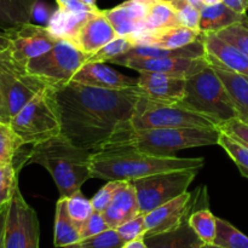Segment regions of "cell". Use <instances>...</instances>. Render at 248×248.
Returning <instances> with one entry per match:
<instances>
[{
  "instance_id": "cell-33",
  "label": "cell",
  "mask_w": 248,
  "mask_h": 248,
  "mask_svg": "<svg viewBox=\"0 0 248 248\" xmlns=\"http://www.w3.org/2000/svg\"><path fill=\"white\" fill-rule=\"evenodd\" d=\"M215 246L222 248H248V236L222 218H217Z\"/></svg>"
},
{
  "instance_id": "cell-26",
  "label": "cell",
  "mask_w": 248,
  "mask_h": 248,
  "mask_svg": "<svg viewBox=\"0 0 248 248\" xmlns=\"http://www.w3.org/2000/svg\"><path fill=\"white\" fill-rule=\"evenodd\" d=\"M81 241L80 229L70 218L67 210V198H60L56 203L53 245L55 247L65 248Z\"/></svg>"
},
{
  "instance_id": "cell-39",
  "label": "cell",
  "mask_w": 248,
  "mask_h": 248,
  "mask_svg": "<svg viewBox=\"0 0 248 248\" xmlns=\"http://www.w3.org/2000/svg\"><path fill=\"white\" fill-rule=\"evenodd\" d=\"M84 248H121L125 245L116 229H108L79 242Z\"/></svg>"
},
{
  "instance_id": "cell-24",
  "label": "cell",
  "mask_w": 248,
  "mask_h": 248,
  "mask_svg": "<svg viewBox=\"0 0 248 248\" xmlns=\"http://www.w3.org/2000/svg\"><path fill=\"white\" fill-rule=\"evenodd\" d=\"M148 248H203L205 244L199 239L188 219L176 230L144 237Z\"/></svg>"
},
{
  "instance_id": "cell-49",
  "label": "cell",
  "mask_w": 248,
  "mask_h": 248,
  "mask_svg": "<svg viewBox=\"0 0 248 248\" xmlns=\"http://www.w3.org/2000/svg\"><path fill=\"white\" fill-rule=\"evenodd\" d=\"M190 4H193L194 6H196L198 9H202L205 6H210V5L218 4V2H222V0H188Z\"/></svg>"
},
{
  "instance_id": "cell-12",
  "label": "cell",
  "mask_w": 248,
  "mask_h": 248,
  "mask_svg": "<svg viewBox=\"0 0 248 248\" xmlns=\"http://www.w3.org/2000/svg\"><path fill=\"white\" fill-rule=\"evenodd\" d=\"M118 65L130 68L136 72H155L171 77L189 79L210 65L205 57H165V58H136L118 61Z\"/></svg>"
},
{
  "instance_id": "cell-11",
  "label": "cell",
  "mask_w": 248,
  "mask_h": 248,
  "mask_svg": "<svg viewBox=\"0 0 248 248\" xmlns=\"http://www.w3.org/2000/svg\"><path fill=\"white\" fill-rule=\"evenodd\" d=\"M9 34L11 39L10 57L22 65L47 52L60 40L46 26L31 22L9 29Z\"/></svg>"
},
{
  "instance_id": "cell-41",
  "label": "cell",
  "mask_w": 248,
  "mask_h": 248,
  "mask_svg": "<svg viewBox=\"0 0 248 248\" xmlns=\"http://www.w3.org/2000/svg\"><path fill=\"white\" fill-rule=\"evenodd\" d=\"M219 131L248 148V124L240 120L239 118L230 119L220 124Z\"/></svg>"
},
{
  "instance_id": "cell-36",
  "label": "cell",
  "mask_w": 248,
  "mask_h": 248,
  "mask_svg": "<svg viewBox=\"0 0 248 248\" xmlns=\"http://www.w3.org/2000/svg\"><path fill=\"white\" fill-rule=\"evenodd\" d=\"M170 4L176 11L179 24L191 29H198L200 23V9L194 6L188 0H171Z\"/></svg>"
},
{
  "instance_id": "cell-51",
  "label": "cell",
  "mask_w": 248,
  "mask_h": 248,
  "mask_svg": "<svg viewBox=\"0 0 248 248\" xmlns=\"http://www.w3.org/2000/svg\"><path fill=\"white\" fill-rule=\"evenodd\" d=\"M0 121H5V123H10V116L7 114L6 108H5L4 99H2L1 90H0Z\"/></svg>"
},
{
  "instance_id": "cell-29",
  "label": "cell",
  "mask_w": 248,
  "mask_h": 248,
  "mask_svg": "<svg viewBox=\"0 0 248 248\" xmlns=\"http://www.w3.org/2000/svg\"><path fill=\"white\" fill-rule=\"evenodd\" d=\"M181 26L176 11L167 1L156 0L149 5L147 18H145V31H161L171 27Z\"/></svg>"
},
{
  "instance_id": "cell-27",
  "label": "cell",
  "mask_w": 248,
  "mask_h": 248,
  "mask_svg": "<svg viewBox=\"0 0 248 248\" xmlns=\"http://www.w3.org/2000/svg\"><path fill=\"white\" fill-rule=\"evenodd\" d=\"M38 0H0V29L9 31L31 23Z\"/></svg>"
},
{
  "instance_id": "cell-37",
  "label": "cell",
  "mask_w": 248,
  "mask_h": 248,
  "mask_svg": "<svg viewBox=\"0 0 248 248\" xmlns=\"http://www.w3.org/2000/svg\"><path fill=\"white\" fill-rule=\"evenodd\" d=\"M216 34L242 51L248 57V22L234 24Z\"/></svg>"
},
{
  "instance_id": "cell-14",
  "label": "cell",
  "mask_w": 248,
  "mask_h": 248,
  "mask_svg": "<svg viewBox=\"0 0 248 248\" xmlns=\"http://www.w3.org/2000/svg\"><path fill=\"white\" fill-rule=\"evenodd\" d=\"M113 26L104 15L103 10L93 11L86 17L70 43L87 55H92L116 38Z\"/></svg>"
},
{
  "instance_id": "cell-45",
  "label": "cell",
  "mask_w": 248,
  "mask_h": 248,
  "mask_svg": "<svg viewBox=\"0 0 248 248\" xmlns=\"http://www.w3.org/2000/svg\"><path fill=\"white\" fill-rule=\"evenodd\" d=\"M51 16L52 15L50 14V10H48L47 5L45 2L38 0L33 7V18L38 19L39 22H43V23H48Z\"/></svg>"
},
{
  "instance_id": "cell-2",
  "label": "cell",
  "mask_w": 248,
  "mask_h": 248,
  "mask_svg": "<svg viewBox=\"0 0 248 248\" xmlns=\"http://www.w3.org/2000/svg\"><path fill=\"white\" fill-rule=\"evenodd\" d=\"M202 157H160L128 144H113L92 152L91 178L103 181H135L159 172L200 170Z\"/></svg>"
},
{
  "instance_id": "cell-6",
  "label": "cell",
  "mask_w": 248,
  "mask_h": 248,
  "mask_svg": "<svg viewBox=\"0 0 248 248\" xmlns=\"http://www.w3.org/2000/svg\"><path fill=\"white\" fill-rule=\"evenodd\" d=\"M177 103L215 119L219 125L237 118V111L227 87L211 65L186 79V93Z\"/></svg>"
},
{
  "instance_id": "cell-13",
  "label": "cell",
  "mask_w": 248,
  "mask_h": 248,
  "mask_svg": "<svg viewBox=\"0 0 248 248\" xmlns=\"http://www.w3.org/2000/svg\"><path fill=\"white\" fill-rule=\"evenodd\" d=\"M194 205L195 203L193 202V195L189 191H186L178 198L150 211L144 215L147 227L144 237L176 230L183 224L184 220L188 219Z\"/></svg>"
},
{
  "instance_id": "cell-20",
  "label": "cell",
  "mask_w": 248,
  "mask_h": 248,
  "mask_svg": "<svg viewBox=\"0 0 248 248\" xmlns=\"http://www.w3.org/2000/svg\"><path fill=\"white\" fill-rule=\"evenodd\" d=\"M140 215V205L135 186L131 181H120L111 203L103 213L107 224L111 229H116Z\"/></svg>"
},
{
  "instance_id": "cell-25",
  "label": "cell",
  "mask_w": 248,
  "mask_h": 248,
  "mask_svg": "<svg viewBox=\"0 0 248 248\" xmlns=\"http://www.w3.org/2000/svg\"><path fill=\"white\" fill-rule=\"evenodd\" d=\"M211 67L215 69L224 86L227 87L237 111V118L248 124V79L244 75L230 72V70L222 69L215 65H211Z\"/></svg>"
},
{
  "instance_id": "cell-54",
  "label": "cell",
  "mask_w": 248,
  "mask_h": 248,
  "mask_svg": "<svg viewBox=\"0 0 248 248\" xmlns=\"http://www.w3.org/2000/svg\"><path fill=\"white\" fill-rule=\"evenodd\" d=\"M132 1H137V2H142V4H145V5H152L154 4L156 0H132Z\"/></svg>"
},
{
  "instance_id": "cell-18",
  "label": "cell",
  "mask_w": 248,
  "mask_h": 248,
  "mask_svg": "<svg viewBox=\"0 0 248 248\" xmlns=\"http://www.w3.org/2000/svg\"><path fill=\"white\" fill-rule=\"evenodd\" d=\"M72 81L107 90L128 89L137 85V79L126 77L104 63H85L75 73Z\"/></svg>"
},
{
  "instance_id": "cell-48",
  "label": "cell",
  "mask_w": 248,
  "mask_h": 248,
  "mask_svg": "<svg viewBox=\"0 0 248 248\" xmlns=\"http://www.w3.org/2000/svg\"><path fill=\"white\" fill-rule=\"evenodd\" d=\"M7 205L0 206V248H5L4 237H5V224H6V216H7Z\"/></svg>"
},
{
  "instance_id": "cell-38",
  "label": "cell",
  "mask_w": 248,
  "mask_h": 248,
  "mask_svg": "<svg viewBox=\"0 0 248 248\" xmlns=\"http://www.w3.org/2000/svg\"><path fill=\"white\" fill-rule=\"evenodd\" d=\"M17 170L14 164L0 166V206L11 200L15 190L18 186Z\"/></svg>"
},
{
  "instance_id": "cell-30",
  "label": "cell",
  "mask_w": 248,
  "mask_h": 248,
  "mask_svg": "<svg viewBox=\"0 0 248 248\" xmlns=\"http://www.w3.org/2000/svg\"><path fill=\"white\" fill-rule=\"evenodd\" d=\"M188 222L203 244L213 245L217 235V217L208 208L191 212Z\"/></svg>"
},
{
  "instance_id": "cell-42",
  "label": "cell",
  "mask_w": 248,
  "mask_h": 248,
  "mask_svg": "<svg viewBox=\"0 0 248 248\" xmlns=\"http://www.w3.org/2000/svg\"><path fill=\"white\" fill-rule=\"evenodd\" d=\"M119 184H120V181H110L97 191L96 195L91 199L92 206H93V210L96 212H106L107 208L111 203V200H113L114 194H115Z\"/></svg>"
},
{
  "instance_id": "cell-4",
  "label": "cell",
  "mask_w": 248,
  "mask_h": 248,
  "mask_svg": "<svg viewBox=\"0 0 248 248\" xmlns=\"http://www.w3.org/2000/svg\"><path fill=\"white\" fill-rule=\"evenodd\" d=\"M219 136L220 131L218 128L182 127L130 130L118 138L113 144H128L154 156L173 157L178 150L186 148L218 144Z\"/></svg>"
},
{
  "instance_id": "cell-16",
  "label": "cell",
  "mask_w": 248,
  "mask_h": 248,
  "mask_svg": "<svg viewBox=\"0 0 248 248\" xmlns=\"http://www.w3.org/2000/svg\"><path fill=\"white\" fill-rule=\"evenodd\" d=\"M137 86L145 97L154 101L177 103L186 93V79L155 72H140Z\"/></svg>"
},
{
  "instance_id": "cell-43",
  "label": "cell",
  "mask_w": 248,
  "mask_h": 248,
  "mask_svg": "<svg viewBox=\"0 0 248 248\" xmlns=\"http://www.w3.org/2000/svg\"><path fill=\"white\" fill-rule=\"evenodd\" d=\"M108 229H110V228L107 224L106 219L103 217V213L94 211L91 215V217L80 228V236H81V240H84L87 239V237L94 236L97 234H101V232H106Z\"/></svg>"
},
{
  "instance_id": "cell-53",
  "label": "cell",
  "mask_w": 248,
  "mask_h": 248,
  "mask_svg": "<svg viewBox=\"0 0 248 248\" xmlns=\"http://www.w3.org/2000/svg\"><path fill=\"white\" fill-rule=\"evenodd\" d=\"M70 1H73V0H56V2H57V5H58V7H65L67 6L68 4H69Z\"/></svg>"
},
{
  "instance_id": "cell-9",
  "label": "cell",
  "mask_w": 248,
  "mask_h": 248,
  "mask_svg": "<svg viewBox=\"0 0 248 248\" xmlns=\"http://www.w3.org/2000/svg\"><path fill=\"white\" fill-rule=\"evenodd\" d=\"M198 172L199 170H174L131 181L137 193L140 215H147L188 191Z\"/></svg>"
},
{
  "instance_id": "cell-21",
  "label": "cell",
  "mask_w": 248,
  "mask_h": 248,
  "mask_svg": "<svg viewBox=\"0 0 248 248\" xmlns=\"http://www.w3.org/2000/svg\"><path fill=\"white\" fill-rule=\"evenodd\" d=\"M201 31L188 27L177 26L161 31H144L135 36L138 45H153L159 47L178 48L200 40Z\"/></svg>"
},
{
  "instance_id": "cell-57",
  "label": "cell",
  "mask_w": 248,
  "mask_h": 248,
  "mask_svg": "<svg viewBox=\"0 0 248 248\" xmlns=\"http://www.w3.org/2000/svg\"><path fill=\"white\" fill-rule=\"evenodd\" d=\"M160 1H167V2H170V1H171V0H160Z\"/></svg>"
},
{
  "instance_id": "cell-31",
  "label": "cell",
  "mask_w": 248,
  "mask_h": 248,
  "mask_svg": "<svg viewBox=\"0 0 248 248\" xmlns=\"http://www.w3.org/2000/svg\"><path fill=\"white\" fill-rule=\"evenodd\" d=\"M138 43L133 36H116L113 40L109 41L107 45L99 48L92 55H89L86 63H109L114 58L124 55L131 50L132 47L137 46Z\"/></svg>"
},
{
  "instance_id": "cell-28",
  "label": "cell",
  "mask_w": 248,
  "mask_h": 248,
  "mask_svg": "<svg viewBox=\"0 0 248 248\" xmlns=\"http://www.w3.org/2000/svg\"><path fill=\"white\" fill-rule=\"evenodd\" d=\"M90 14H91V12L74 14V12H69L67 11V10L58 7L57 11L51 16L50 21L46 24V27H47L57 38L72 41L73 36L75 35V33H77V31L79 29V27L81 26L82 22L86 19V17L89 16Z\"/></svg>"
},
{
  "instance_id": "cell-1",
  "label": "cell",
  "mask_w": 248,
  "mask_h": 248,
  "mask_svg": "<svg viewBox=\"0 0 248 248\" xmlns=\"http://www.w3.org/2000/svg\"><path fill=\"white\" fill-rule=\"evenodd\" d=\"M142 97L145 96L137 85L107 90L70 81L57 87L61 135L77 147L92 152L113 144L131 130V119Z\"/></svg>"
},
{
  "instance_id": "cell-22",
  "label": "cell",
  "mask_w": 248,
  "mask_h": 248,
  "mask_svg": "<svg viewBox=\"0 0 248 248\" xmlns=\"http://www.w3.org/2000/svg\"><path fill=\"white\" fill-rule=\"evenodd\" d=\"M206 51L202 41H195L193 44L183 46L178 48H169V47H159V46L153 45H137L125 52L124 55L111 60L109 63L115 64L118 61L124 60H136V58H165V57H205Z\"/></svg>"
},
{
  "instance_id": "cell-35",
  "label": "cell",
  "mask_w": 248,
  "mask_h": 248,
  "mask_svg": "<svg viewBox=\"0 0 248 248\" xmlns=\"http://www.w3.org/2000/svg\"><path fill=\"white\" fill-rule=\"evenodd\" d=\"M218 145H220L228 153V155L234 160L242 176L248 178V148L240 144L239 142L222 132H220Z\"/></svg>"
},
{
  "instance_id": "cell-3",
  "label": "cell",
  "mask_w": 248,
  "mask_h": 248,
  "mask_svg": "<svg viewBox=\"0 0 248 248\" xmlns=\"http://www.w3.org/2000/svg\"><path fill=\"white\" fill-rule=\"evenodd\" d=\"M92 150L79 148L58 135L31 145L27 164H36L47 170L55 181L60 198H69L91 179Z\"/></svg>"
},
{
  "instance_id": "cell-40",
  "label": "cell",
  "mask_w": 248,
  "mask_h": 248,
  "mask_svg": "<svg viewBox=\"0 0 248 248\" xmlns=\"http://www.w3.org/2000/svg\"><path fill=\"white\" fill-rule=\"evenodd\" d=\"M116 232L120 235L123 241L130 242L136 239H142L145 236L147 232V227H145L144 215H140L135 217L133 219L128 220V222L124 223L120 227L116 228Z\"/></svg>"
},
{
  "instance_id": "cell-50",
  "label": "cell",
  "mask_w": 248,
  "mask_h": 248,
  "mask_svg": "<svg viewBox=\"0 0 248 248\" xmlns=\"http://www.w3.org/2000/svg\"><path fill=\"white\" fill-rule=\"evenodd\" d=\"M121 248H148V246L144 241V237H142V239H136L133 241L126 242Z\"/></svg>"
},
{
  "instance_id": "cell-47",
  "label": "cell",
  "mask_w": 248,
  "mask_h": 248,
  "mask_svg": "<svg viewBox=\"0 0 248 248\" xmlns=\"http://www.w3.org/2000/svg\"><path fill=\"white\" fill-rule=\"evenodd\" d=\"M222 2L240 14H246L248 10V0H222Z\"/></svg>"
},
{
  "instance_id": "cell-15",
  "label": "cell",
  "mask_w": 248,
  "mask_h": 248,
  "mask_svg": "<svg viewBox=\"0 0 248 248\" xmlns=\"http://www.w3.org/2000/svg\"><path fill=\"white\" fill-rule=\"evenodd\" d=\"M201 41L211 65L248 78V57L242 51L223 40L216 33H202Z\"/></svg>"
},
{
  "instance_id": "cell-44",
  "label": "cell",
  "mask_w": 248,
  "mask_h": 248,
  "mask_svg": "<svg viewBox=\"0 0 248 248\" xmlns=\"http://www.w3.org/2000/svg\"><path fill=\"white\" fill-rule=\"evenodd\" d=\"M40 232H39V220L36 212L29 207L28 213V239H27L26 248H39Z\"/></svg>"
},
{
  "instance_id": "cell-52",
  "label": "cell",
  "mask_w": 248,
  "mask_h": 248,
  "mask_svg": "<svg viewBox=\"0 0 248 248\" xmlns=\"http://www.w3.org/2000/svg\"><path fill=\"white\" fill-rule=\"evenodd\" d=\"M81 1L89 7H91L92 10H99L98 6H97V0H81Z\"/></svg>"
},
{
  "instance_id": "cell-7",
  "label": "cell",
  "mask_w": 248,
  "mask_h": 248,
  "mask_svg": "<svg viewBox=\"0 0 248 248\" xmlns=\"http://www.w3.org/2000/svg\"><path fill=\"white\" fill-rule=\"evenodd\" d=\"M182 127L219 130V123L198 111L184 108L178 103L154 101L148 97L140 99L131 119V130L133 131Z\"/></svg>"
},
{
  "instance_id": "cell-46",
  "label": "cell",
  "mask_w": 248,
  "mask_h": 248,
  "mask_svg": "<svg viewBox=\"0 0 248 248\" xmlns=\"http://www.w3.org/2000/svg\"><path fill=\"white\" fill-rule=\"evenodd\" d=\"M10 46H11V39H10L9 31L0 29V57L9 55Z\"/></svg>"
},
{
  "instance_id": "cell-23",
  "label": "cell",
  "mask_w": 248,
  "mask_h": 248,
  "mask_svg": "<svg viewBox=\"0 0 248 248\" xmlns=\"http://www.w3.org/2000/svg\"><path fill=\"white\" fill-rule=\"evenodd\" d=\"M244 22H248L247 14H240L224 2H218L200 10L199 31L201 33H218L228 27Z\"/></svg>"
},
{
  "instance_id": "cell-19",
  "label": "cell",
  "mask_w": 248,
  "mask_h": 248,
  "mask_svg": "<svg viewBox=\"0 0 248 248\" xmlns=\"http://www.w3.org/2000/svg\"><path fill=\"white\" fill-rule=\"evenodd\" d=\"M31 206L26 202L17 186L7 205L5 224V248H26L28 239V213Z\"/></svg>"
},
{
  "instance_id": "cell-10",
  "label": "cell",
  "mask_w": 248,
  "mask_h": 248,
  "mask_svg": "<svg viewBox=\"0 0 248 248\" xmlns=\"http://www.w3.org/2000/svg\"><path fill=\"white\" fill-rule=\"evenodd\" d=\"M46 86L50 85L31 74L24 65L12 60L10 53L0 57V90L10 121Z\"/></svg>"
},
{
  "instance_id": "cell-8",
  "label": "cell",
  "mask_w": 248,
  "mask_h": 248,
  "mask_svg": "<svg viewBox=\"0 0 248 248\" xmlns=\"http://www.w3.org/2000/svg\"><path fill=\"white\" fill-rule=\"evenodd\" d=\"M89 55L74 44L60 39L47 52L29 61L24 67L31 74L53 87H61L72 81L75 73L86 63Z\"/></svg>"
},
{
  "instance_id": "cell-55",
  "label": "cell",
  "mask_w": 248,
  "mask_h": 248,
  "mask_svg": "<svg viewBox=\"0 0 248 248\" xmlns=\"http://www.w3.org/2000/svg\"><path fill=\"white\" fill-rule=\"evenodd\" d=\"M65 248H84L80 244H75V245H70V246H67Z\"/></svg>"
},
{
  "instance_id": "cell-56",
  "label": "cell",
  "mask_w": 248,
  "mask_h": 248,
  "mask_svg": "<svg viewBox=\"0 0 248 248\" xmlns=\"http://www.w3.org/2000/svg\"><path fill=\"white\" fill-rule=\"evenodd\" d=\"M203 248H222V247H218V246H215V245H205Z\"/></svg>"
},
{
  "instance_id": "cell-32",
  "label": "cell",
  "mask_w": 248,
  "mask_h": 248,
  "mask_svg": "<svg viewBox=\"0 0 248 248\" xmlns=\"http://www.w3.org/2000/svg\"><path fill=\"white\" fill-rule=\"evenodd\" d=\"M23 145L10 123L0 121V166L14 164L15 156Z\"/></svg>"
},
{
  "instance_id": "cell-34",
  "label": "cell",
  "mask_w": 248,
  "mask_h": 248,
  "mask_svg": "<svg viewBox=\"0 0 248 248\" xmlns=\"http://www.w3.org/2000/svg\"><path fill=\"white\" fill-rule=\"evenodd\" d=\"M67 210L70 218L79 229L94 212L91 200L85 198L80 190L67 198Z\"/></svg>"
},
{
  "instance_id": "cell-5",
  "label": "cell",
  "mask_w": 248,
  "mask_h": 248,
  "mask_svg": "<svg viewBox=\"0 0 248 248\" xmlns=\"http://www.w3.org/2000/svg\"><path fill=\"white\" fill-rule=\"evenodd\" d=\"M56 89L46 86L41 90L10 121L24 145L45 142L62 132Z\"/></svg>"
},
{
  "instance_id": "cell-17",
  "label": "cell",
  "mask_w": 248,
  "mask_h": 248,
  "mask_svg": "<svg viewBox=\"0 0 248 248\" xmlns=\"http://www.w3.org/2000/svg\"><path fill=\"white\" fill-rule=\"evenodd\" d=\"M148 10L149 5L127 0L113 9L103 10V12L113 26L116 35L135 38L145 31Z\"/></svg>"
},
{
  "instance_id": "cell-58",
  "label": "cell",
  "mask_w": 248,
  "mask_h": 248,
  "mask_svg": "<svg viewBox=\"0 0 248 248\" xmlns=\"http://www.w3.org/2000/svg\"><path fill=\"white\" fill-rule=\"evenodd\" d=\"M246 78H247V77H246ZM247 79H248V78H247Z\"/></svg>"
}]
</instances>
